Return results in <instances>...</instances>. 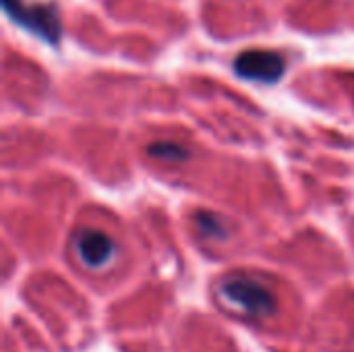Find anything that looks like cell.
<instances>
[{
  "label": "cell",
  "instance_id": "1",
  "mask_svg": "<svg viewBox=\"0 0 354 352\" xmlns=\"http://www.w3.org/2000/svg\"><path fill=\"white\" fill-rule=\"evenodd\" d=\"M222 297L253 317H268L276 311V297L263 284L249 278H230L220 286Z\"/></svg>",
  "mask_w": 354,
  "mask_h": 352
},
{
  "label": "cell",
  "instance_id": "2",
  "mask_svg": "<svg viewBox=\"0 0 354 352\" xmlns=\"http://www.w3.org/2000/svg\"><path fill=\"white\" fill-rule=\"evenodd\" d=\"M4 10L12 17V21L48 41H56L60 37V21L54 6L37 2L29 4L27 0H4Z\"/></svg>",
  "mask_w": 354,
  "mask_h": 352
},
{
  "label": "cell",
  "instance_id": "3",
  "mask_svg": "<svg viewBox=\"0 0 354 352\" xmlns=\"http://www.w3.org/2000/svg\"><path fill=\"white\" fill-rule=\"evenodd\" d=\"M73 249H75L77 257L81 259V263L91 270L106 268L118 251L114 239L102 228L79 230L73 239Z\"/></svg>",
  "mask_w": 354,
  "mask_h": 352
},
{
  "label": "cell",
  "instance_id": "4",
  "mask_svg": "<svg viewBox=\"0 0 354 352\" xmlns=\"http://www.w3.org/2000/svg\"><path fill=\"white\" fill-rule=\"evenodd\" d=\"M234 73L243 79L259 81V83H276L284 75V58L276 52L249 50L236 56Z\"/></svg>",
  "mask_w": 354,
  "mask_h": 352
},
{
  "label": "cell",
  "instance_id": "5",
  "mask_svg": "<svg viewBox=\"0 0 354 352\" xmlns=\"http://www.w3.org/2000/svg\"><path fill=\"white\" fill-rule=\"evenodd\" d=\"M147 154L151 158H158L162 162H183L187 160V149L178 143H170V141H160L147 147Z\"/></svg>",
  "mask_w": 354,
  "mask_h": 352
},
{
  "label": "cell",
  "instance_id": "6",
  "mask_svg": "<svg viewBox=\"0 0 354 352\" xmlns=\"http://www.w3.org/2000/svg\"><path fill=\"white\" fill-rule=\"evenodd\" d=\"M197 226L205 237H214V239H224L226 237V228H224L222 220L212 216V214H199L197 216Z\"/></svg>",
  "mask_w": 354,
  "mask_h": 352
}]
</instances>
